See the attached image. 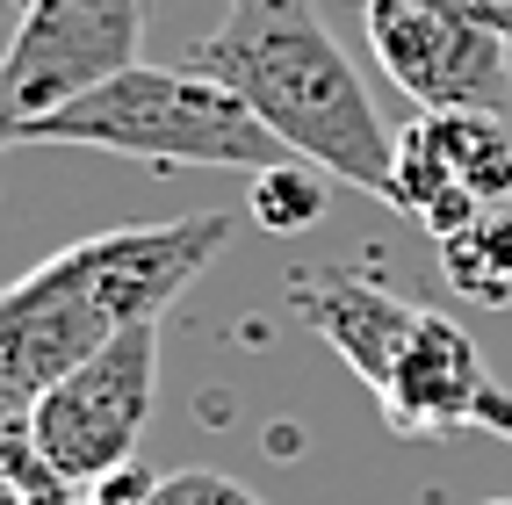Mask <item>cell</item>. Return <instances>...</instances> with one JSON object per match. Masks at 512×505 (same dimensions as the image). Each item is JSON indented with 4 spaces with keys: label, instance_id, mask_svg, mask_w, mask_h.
Instances as JSON below:
<instances>
[{
    "label": "cell",
    "instance_id": "1",
    "mask_svg": "<svg viewBox=\"0 0 512 505\" xmlns=\"http://www.w3.org/2000/svg\"><path fill=\"white\" fill-rule=\"evenodd\" d=\"M224 239V210L116 224L8 282L0 289V419H29V404L58 376H73L87 354H101L116 332L166 318V303L224 253Z\"/></svg>",
    "mask_w": 512,
    "mask_h": 505
},
{
    "label": "cell",
    "instance_id": "2",
    "mask_svg": "<svg viewBox=\"0 0 512 505\" xmlns=\"http://www.w3.org/2000/svg\"><path fill=\"white\" fill-rule=\"evenodd\" d=\"M195 73L224 80L275 138L339 174L347 188L390 202V123L375 116V94L354 58L332 44L311 0H231L224 22L195 44Z\"/></svg>",
    "mask_w": 512,
    "mask_h": 505
},
{
    "label": "cell",
    "instance_id": "3",
    "mask_svg": "<svg viewBox=\"0 0 512 505\" xmlns=\"http://www.w3.org/2000/svg\"><path fill=\"white\" fill-rule=\"evenodd\" d=\"M22 145H94L145 166H238V174H267V166L296 159L224 80L195 73V65L181 73L130 65V73L87 87L80 101L22 123Z\"/></svg>",
    "mask_w": 512,
    "mask_h": 505
},
{
    "label": "cell",
    "instance_id": "4",
    "mask_svg": "<svg viewBox=\"0 0 512 505\" xmlns=\"http://www.w3.org/2000/svg\"><path fill=\"white\" fill-rule=\"evenodd\" d=\"M152 397H159V318L116 332L73 376H58L29 404L22 426L65 484L94 491V484H109L116 469L138 462V441L152 426Z\"/></svg>",
    "mask_w": 512,
    "mask_h": 505
},
{
    "label": "cell",
    "instance_id": "5",
    "mask_svg": "<svg viewBox=\"0 0 512 505\" xmlns=\"http://www.w3.org/2000/svg\"><path fill=\"white\" fill-rule=\"evenodd\" d=\"M368 44L419 109H505L512 44L498 0H368Z\"/></svg>",
    "mask_w": 512,
    "mask_h": 505
},
{
    "label": "cell",
    "instance_id": "6",
    "mask_svg": "<svg viewBox=\"0 0 512 505\" xmlns=\"http://www.w3.org/2000/svg\"><path fill=\"white\" fill-rule=\"evenodd\" d=\"M138 37H145V0H29L15 15L8 51H0L15 116L37 123L80 101L87 87L130 73Z\"/></svg>",
    "mask_w": 512,
    "mask_h": 505
},
{
    "label": "cell",
    "instance_id": "7",
    "mask_svg": "<svg viewBox=\"0 0 512 505\" xmlns=\"http://www.w3.org/2000/svg\"><path fill=\"white\" fill-rule=\"evenodd\" d=\"M512 202V130L491 109H426L397 130L390 152V210L419 217L433 239Z\"/></svg>",
    "mask_w": 512,
    "mask_h": 505
},
{
    "label": "cell",
    "instance_id": "8",
    "mask_svg": "<svg viewBox=\"0 0 512 505\" xmlns=\"http://www.w3.org/2000/svg\"><path fill=\"white\" fill-rule=\"evenodd\" d=\"M383 397V419L404 441H448L462 426H484L498 441H512V390L491 376L484 347L469 340L455 318L419 311L404 347L390 361V376L375 383Z\"/></svg>",
    "mask_w": 512,
    "mask_h": 505
},
{
    "label": "cell",
    "instance_id": "9",
    "mask_svg": "<svg viewBox=\"0 0 512 505\" xmlns=\"http://www.w3.org/2000/svg\"><path fill=\"white\" fill-rule=\"evenodd\" d=\"M289 311L318 332V340L354 368V376L375 390L390 376V361L404 347V332H412V318L426 311V303L412 296H397L383 282H368V275H339V267H325V275H296L289 289Z\"/></svg>",
    "mask_w": 512,
    "mask_h": 505
},
{
    "label": "cell",
    "instance_id": "10",
    "mask_svg": "<svg viewBox=\"0 0 512 505\" xmlns=\"http://www.w3.org/2000/svg\"><path fill=\"white\" fill-rule=\"evenodd\" d=\"M440 267L469 303H512V202L440 239Z\"/></svg>",
    "mask_w": 512,
    "mask_h": 505
},
{
    "label": "cell",
    "instance_id": "11",
    "mask_svg": "<svg viewBox=\"0 0 512 505\" xmlns=\"http://www.w3.org/2000/svg\"><path fill=\"white\" fill-rule=\"evenodd\" d=\"M325 166H311V159H289V166H267V174H253V217L267 224V231H311L318 217H325Z\"/></svg>",
    "mask_w": 512,
    "mask_h": 505
},
{
    "label": "cell",
    "instance_id": "12",
    "mask_svg": "<svg viewBox=\"0 0 512 505\" xmlns=\"http://www.w3.org/2000/svg\"><path fill=\"white\" fill-rule=\"evenodd\" d=\"M0 505H87L80 484H65L58 469L37 455L29 426H0Z\"/></svg>",
    "mask_w": 512,
    "mask_h": 505
},
{
    "label": "cell",
    "instance_id": "13",
    "mask_svg": "<svg viewBox=\"0 0 512 505\" xmlns=\"http://www.w3.org/2000/svg\"><path fill=\"white\" fill-rule=\"evenodd\" d=\"M152 505H267V498H253L224 469H174V477H159Z\"/></svg>",
    "mask_w": 512,
    "mask_h": 505
},
{
    "label": "cell",
    "instance_id": "14",
    "mask_svg": "<svg viewBox=\"0 0 512 505\" xmlns=\"http://www.w3.org/2000/svg\"><path fill=\"white\" fill-rule=\"evenodd\" d=\"M22 145V116H15V101H8V73H0V152Z\"/></svg>",
    "mask_w": 512,
    "mask_h": 505
},
{
    "label": "cell",
    "instance_id": "15",
    "mask_svg": "<svg viewBox=\"0 0 512 505\" xmlns=\"http://www.w3.org/2000/svg\"><path fill=\"white\" fill-rule=\"evenodd\" d=\"M498 15H505V44H512V0H498Z\"/></svg>",
    "mask_w": 512,
    "mask_h": 505
},
{
    "label": "cell",
    "instance_id": "16",
    "mask_svg": "<svg viewBox=\"0 0 512 505\" xmlns=\"http://www.w3.org/2000/svg\"><path fill=\"white\" fill-rule=\"evenodd\" d=\"M0 8H15V15H22V8H29V0H0Z\"/></svg>",
    "mask_w": 512,
    "mask_h": 505
},
{
    "label": "cell",
    "instance_id": "17",
    "mask_svg": "<svg viewBox=\"0 0 512 505\" xmlns=\"http://www.w3.org/2000/svg\"><path fill=\"white\" fill-rule=\"evenodd\" d=\"M491 505H512V498H491Z\"/></svg>",
    "mask_w": 512,
    "mask_h": 505
},
{
    "label": "cell",
    "instance_id": "18",
    "mask_svg": "<svg viewBox=\"0 0 512 505\" xmlns=\"http://www.w3.org/2000/svg\"><path fill=\"white\" fill-rule=\"evenodd\" d=\"M0 426H15V419H0Z\"/></svg>",
    "mask_w": 512,
    "mask_h": 505
}]
</instances>
